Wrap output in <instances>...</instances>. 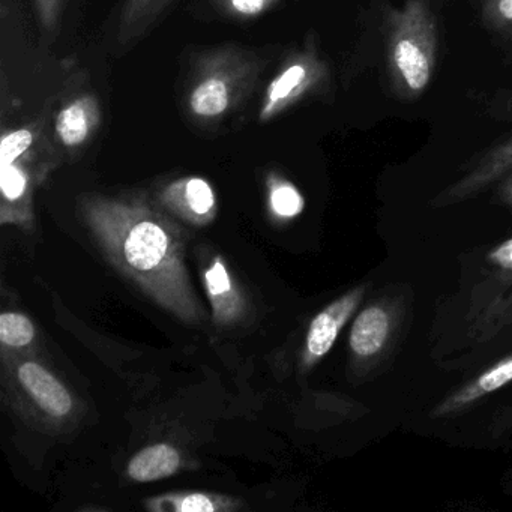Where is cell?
Returning <instances> with one entry per match:
<instances>
[{
  "mask_svg": "<svg viewBox=\"0 0 512 512\" xmlns=\"http://www.w3.org/2000/svg\"><path fill=\"white\" fill-rule=\"evenodd\" d=\"M86 226L107 259L158 305L191 325L206 322L185 266V236L142 194L80 200Z\"/></svg>",
  "mask_w": 512,
  "mask_h": 512,
  "instance_id": "6da1fadb",
  "label": "cell"
},
{
  "mask_svg": "<svg viewBox=\"0 0 512 512\" xmlns=\"http://www.w3.org/2000/svg\"><path fill=\"white\" fill-rule=\"evenodd\" d=\"M265 67L257 53L236 44L199 53L188 76L185 112L203 127L220 124L250 97Z\"/></svg>",
  "mask_w": 512,
  "mask_h": 512,
  "instance_id": "7a4b0ae2",
  "label": "cell"
},
{
  "mask_svg": "<svg viewBox=\"0 0 512 512\" xmlns=\"http://www.w3.org/2000/svg\"><path fill=\"white\" fill-rule=\"evenodd\" d=\"M386 68L401 100H418L436 73L439 31L430 0H406L385 20Z\"/></svg>",
  "mask_w": 512,
  "mask_h": 512,
  "instance_id": "3957f363",
  "label": "cell"
},
{
  "mask_svg": "<svg viewBox=\"0 0 512 512\" xmlns=\"http://www.w3.org/2000/svg\"><path fill=\"white\" fill-rule=\"evenodd\" d=\"M328 79V64L320 58L314 41L304 49L290 53L263 94L259 107L260 124H268L305 98L316 95L325 88Z\"/></svg>",
  "mask_w": 512,
  "mask_h": 512,
  "instance_id": "277c9868",
  "label": "cell"
},
{
  "mask_svg": "<svg viewBox=\"0 0 512 512\" xmlns=\"http://www.w3.org/2000/svg\"><path fill=\"white\" fill-rule=\"evenodd\" d=\"M16 380L28 400L43 415L52 419L67 418L74 401L64 383L52 371L35 361H22L16 367Z\"/></svg>",
  "mask_w": 512,
  "mask_h": 512,
  "instance_id": "5b68a950",
  "label": "cell"
},
{
  "mask_svg": "<svg viewBox=\"0 0 512 512\" xmlns=\"http://www.w3.org/2000/svg\"><path fill=\"white\" fill-rule=\"evenodd\" d=\"M511 172L512 136H509L479 157L463 178L458 179L455 184L446 188L440 197H437V203L449 205V203L463 202L481 193L488 185L505 178Z\"/></svg>",
  "mask_w": 512,
  "mask_h": 512,
  "instance_id": "8992f818",
  "label": "cell"
},
{
  "mask_svg": "<svg viewBox=\"0 0 512 512\" xmlns=\"http://www.w3.org/2000/svg\"><path fill=\"white\" fill-rule=\"evenodd\" d=\"M365 290H367V286L355 287L314 317L310 328H308L307 341H305L307 364H314L332 349L341 329L364 298Z\"/></svg>",
  "mask_w": 512,
  "mask_h": 512,
  "instance_id": "52a82bcc",
  "label": "cell"
},
{
  "mask_svg": "<svg viewBox=\"0 0 512 512\" xmlns=\"http://www.w3.org/2000/svg\"><path fill=\"white\" fill-rule=\"evenodd\" d=\"M101 106L97 95H76L68 100L55 118V136L68 151L88 145L100 130Z\"/></svg>",
  "mask_w": 512,
  "mask_h": 512,
  "instance_id": "ba28073f",
  "label": "cell"
},
{
  "mask_svg": "<svg viewBox=\"0 0 512 512\" xmlns=\"http://www.w3.org/2000/svg\"><path fill=\"white\" fill-rule=\"evenodd\" d=\"M160 203L194 224L208 223L217 211V197L211 184L197 176H187L167 184L161 190Z\"/></svg>",
  "mask_w": 512,
  "mask_h": 512,
  "instance_id": "9c48e42d",
  "label": "cell"
},
{
  "mask_svg": "<svg viewBox=\"0 0 512 512\" xmlns=\"http://www.w3.org/2000/svg\"><path fill=\"white\" fill-rule=\"evenodd\" d=\"M392 317L388 308L373 304L364 308L350 331V350L361 359L373 358L382 352L391 335Z\"/></svg>",
  "mask_w": 512,
  "mask_h": 512,
  "instance_id": "30bf717a",
  "label": "cell"
},
{
  "mask_svg": "<svg viewBox=\"0 0 512 512\" xmlns=\"http://www.w3.org/2000/svg\"><path fill=\"white\" fill-rule=\"evenodd\" d=\"M512 382V356L502 359L493 367L488 368L484 373L479 374L472 382L467 383L463 388L458 389L454 394L449 395L439 406L434 409L433 416L452 415L460 412L464 407L470 406L475 401L481 400L485 395L497 391Z\"/></svg>",
  "mask_w": 512,
  "mask_h": 512,
  "instance_id": "8fae6325",
  "label": "cell"
},
{
  "mask_svg": "<svg viewBox=\"0 0 512 512\" xmlns=\"http://www.w3.org/2000/svg\"><path fill=\"white\" fill-rule=\"evenodd\" d=\"M203 278L214 310L215 323L232 325L238 322L244 314L245 302L221 259H215L211 263L206 272H203Z\"/></svg>",
  "mask_w": 512,
  "mask_h": 512,
  "instance_id": "7c38bea8",
  "label": "cell"
},
{
  "mask_svg": "<svg viewBox=\"0 0 512 512\" xmlns=\"http://www.w3.org/2000/svg\"><path fill=\"white\" fill-rule=\"evenodd\" d=\"M49 146L23 155L13 163L0 164V188L4 197V208L8 205H25V202H28L32 185L37 179L34 169L40 164L38 158L46 155Z\"/></svg>",
  "mask_w": 512,
  "mask_h": 512,
  "instance_id": "4fadbf2b",
  "label": "cell"
},
{
  "mask_svg": "<svg viewBox=\"0 0 512 512\" xmlns=\"http://www.w3.org/2000/svg\"><path fill=\"white\" fill-rule=\"evenodd\" d=\"M181 467V455L167 443H157L142 449L128 464V475L133 481L152 482L175 475Z\"/></svg>",
  "mask_w": 512,
  "mask_h": 512,
  "instance_id": "5bb4252c",
  "label": "cell"
},
{
  "mask_svg": "<svg viewBox=\"0 0 512 512\" xmlns=\"http://www.w3.org/2000/svg\"><path fill=\"white\" fill-rule=\"evenodd\" d=\"M172 0H125L119 19L118 41L136 43L152 28Z\"/></svg>",
  "mask_w": 512,
  "mask_h": 512,
  "instance_id": "9a60e30c",
  "label": "cell"
},
{
  "mask_svg": "<svg viewBox=\"0 0 512 512\" xmlns=\"http://www.w3.org/2000/svg\"><path fill=\"white\" fill-rule=\"evenodd\" d=\"M155 509L178 512H215L236 508L232 499L205 493H182L155 499Z\"/></svg>",
  "mask_w": 512,
  "mask_h": 512,
  "instance_id": "2e32d148",
  "label": "cell"
},
{
  "mask_svg": "<svg viewBox=\"0 0 512 512\" xmlns=\"http://www.w3.org/2000/svg\"><path fill=\"white\" fill-rule=\"evenodd\" d=\"M269 203L272 211L283 218L296 217L304 209V199L295 185L277 175H272L269 179Z\"/></svg>",
  "mask_w": 512,
  "mask_h": 512,
  "instance_id": "e0dca14e",
  "label": "cell"
},
{
  "mask_svg": "<svg viewBox=\"0 0 512 512\" xmlns=\"http://www.w3.org/2000/svg\"><path fill=\"white\" fill-rule=\"evenodd\" d=\"M35 331L34 323L26 317L25 314L4 313L0 316V341L11 349L26 347L34 341Z\"/></svg>",
  "mask_w": 512,
  "mask_h": 512,
  "instance_id": "ac0fdd59",
  "label": "cell"
},
{
  "mask_svg": "<svg viewBox=\"0 0 512 512\" xmlns=\"http://www.w3.org/2000/svg\"><path fill=\"white\" fill-rule=\"evenodd\" d=\"M478 8L485 28L512 37V0H478Z\"/></svg>",
  "mask_w": 512,
  "mask_h": 512,
  "instance_id": "d6986e66",
  "label": "cell"
},
{
  "mask_svg": "<svg viewBox=\"0 0 512 512\" xmlns=\"http://www.w3.org/2000/svg\"><path fill=\"white\" fill-rule=\"evenodd\" d=\"M281 0H212V5L232 20H253L277 7Z\"/></svg>",
  "mask_w": 512,
  "mask_h": 512,
  "instance_id": "ffe728a7",
  "label": "cell"
},
{
  "mask_svg": "<svg viewBox=\"0 0 512 512\" xmlns=\"http://www.w3.org/2000/svg\"><path fill=\"white\" fill-rule=\"evenodd\" d=\"M65 0H34L35 16L44 34L50 35L58 29Z\"/></svg>",
  "mask_w": 512,
  "mask_h": 512,
  "instance_id": "44dd1931",
  "label": "cell"
},
{
  "mask_svg": "<svg viewBox=\"0 0 512 512\" xmlns=\"http://www.w3.org/2000/svg\"><path fill=\"white\" fill-rule=\"evenodd\" d=\"M487 262L505 271H512V238L493 248L488 253Z\"/></svg>",
  "mask_w": 512,
  "mask_h": 512,
  "instance_id": "7402d4cb",
  "label": "cell"
},
{
  "mask_svg": "<svg viewBox=\"0 0 512 512\" xmlns=\"http://www.w3.org/2000/svg\"><path fill=\"white\" fill-rule=\"evenodd\" d=\"M499 196L503 203L512 208V172L506 175L505 181L500 187Z\"/></svg>",
  "mask_w": 512,
  "mask_h": 512,
  "instance_id": "603a6c76",
  "label": "cell"
},
{
  "mask_svg": "<svg viewBox=\"0 0 512 512\" xmlns=\"http://www.w3.org/2000/svg\"><path fill=\"white\" fill-rule=\"evenodd\" d=\"M14 7H16V0H0V16H2V22L7 23L8 19L13 20Z\"/></svg>",
  "mask_w": 512,
  "mask_h": 512,
  "instance_id": "cb8c5ba5",
  "label": "cell"
}]
</instances>
